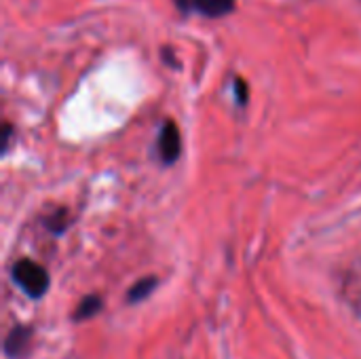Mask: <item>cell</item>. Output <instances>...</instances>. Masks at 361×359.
I'll return each mask as SVG.
<instances>
[{
	"label": "cell",
	"instance_id": "cell-4",
	"mask_svg": "<svg viewBox=\"0 0 361 359\" xmlns=\"http://www.w3.org/2000/svg\"><path fill=\"white\" fill-rule=\"evenodd\" d=\"M195 8L203 13L209 19H218L224 15H231L235 11L237 0H192Z\"/></svg>",
	"mask_w": 361,
	"mask_h": 359
},
{
	"label": "cell",
	"instance_id": "cell-10",
	"mask_svg": "<svg viewBox=\"0 0 361 359\" xmlns=\"http://www.w3.org/2000/svg\"><path fill=\"white\" fill-rule=\"evenodd\" d=\"M178 2V6L182 8V11H186L188 8V0H176Z\"/></svg>",
	"mask_w": 361,
	"mask_h": 359
},
{
	"label": "cell",
	"instance_id": "cell-5",
	"mask_svg": "<svg viewBox=\"0 0 361 359\" xmlns=\"http://www.w3.org/2000/svg\"><path fill=\"white\" fill-rule=\"evenodd\" d=\"M102 309H104V300H102L97 294H89V296H85V298L78 303V307H76V311H74V315H72V322H74V324L87 322V320L95 317Z\"/></svg>",
	"mask_w": 361,
	"mask_h": 359
},
{
	"label": "cell",
	"instance_id": "cell-1",
	"mask_svg": "<svg viewBox=\"0 0 361 359\" xmlns=\"http://www.w3.org/2000/svg\"><path fill=\"white\" fill-rule=\"evenodd\" d=\"M11 275H13L15 286H19V290L32 300H38L49 292V286H51L49 273L44 267H40L34 260H27V258L17 260L13 264Z\"/></svg>",
	"mask_w": 361,
	"mask_h": 359
},
{
	"label": "cell",
	"instance_id": "cell-6",
	"mask_svg": "<svg viewBox=\"0 0 361 359\" xmlns=\"http://www.w3.org/2000/svg\"><path fill=\"white\" fill-rule=\"evenodd\" d=\"M157 286H159V279H157V277H144V279L135 281V284L129 288V292H127V303H129V305H137V303L146 300V298L154 292Z\"/></svg>",
	"mask_w": 361,
	"mask_h": 359
},
{
	"label": "cell",
	"instance_id": "cell-7",
	"mask_svg": "<svg viewBox=\"0 0 361 359\" xmlns=\"http://www.w3.org/2000/svg\"><path fill=\"white\" fill-rule=\"evenodd\" d=\"M70 220V216H68V212L66 209H57L55 214H51L49 218H47V229L51 231V233H55V235H61L66 229H68V222Z\"/></svg>",
	"mask_w": 361,
	"mask_h": 359
},
{
	"label": "cell",
	"instance_id": "cell-2",
	"mask_svg": "<svg viewBox=\"0 0 361 359\" xmlns=\"http://www.w3.org/2000/svg\"><path fill=\"white\" fill-rule=\"evenodd\" d=\"M34 330L30 326H13L2 343V351L8 359H27L32 353Z\"/></svg>",
	"mask_w": 361,
	"mask_h": 359
},
{
	"label": "cell",
	"instance_id": "cell-3",
	"mask_svg": "<svg viewBox=\"0 0 361 359\" xmlns=\"http://www.w3.org/2000/svg\"><path fill=\"white\" fill-rule=\"evenodd\" d=\"M159 154L163 159L165 165H171L180 159L182 154V138H180V129L173 121H167L161 129L159 135Z\"/></svg>",
	"mask_w": 361,
	"mask_h": 359
},
{
	"label": "cell",
	"instance_id": "cell-9",
	"mask_svg": "<svg viewBox=\"0 0 361 359\" xmlns=\"http://www.w3.org/2000/svg\"><path fill=\"white\" fill-rule=\"evenodd\" d=\"M11 133H13V127H11L8 123H4V127H2V152H4V150H6V146H8Z\"/></svg>",
	"mask_w": 361,
	"mask_h": 359
},
{
	"label": "cell",
	"instance_id": "cell-8",
	"mask_svg": "<svg viewBox=\"0 0 361 359\" xmlns=\"http://www.w3.org/2000/svg\"><path fill=\"white\" fill-rule=\"evenodd\" d=\"M235 95H237V102H239L241 106H245V104H247L250 93H247V85H245V80H243V78H235Z\"/></svg>",
	"mask_w": 361,
	"mask_h": 359
}]
</instances>
